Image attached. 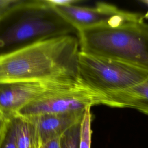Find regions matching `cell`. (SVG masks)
Returning a JSON list of instances; mask_svg holds the SVG:
<instances>
[{
  "instance_id": "6da1fadb",
  "label": "cell",
  "mask_w": 148,
  "mask_h": 148,
  "mask_svg": "<svg viewBox=\"0 0 148 148\" xmlns=\"http://www.w3.org/2000/svg\"><path fill=\"white\" fill-rule=\"evenodd\" d=\"M78 37L64 34L0 54V83L75 82L79 77Z\"/></svg>"
},
{
  "instance_id": "7a4b0ae2",
  "label": "cell",
  "mask_w": 148,
  "mask_h": 148,
  "mask_svg": "<svg viewBox=\"0 0 148 148\" xmlns=\"http://www.w3.org/2000/svg\"><path fill=\"white\" fill-rule=\"evenodd\" d=\"M80 51L148 71V24L143 20L77 31Z\"/></svg>"
},
{
  "instance_id": "3957f363",
  "label": "cell",
  "mask_w": 148,
  "mask_h": 148,
  "mask_svg": "<svg viewBox=\"0 0 148 148\" xmlns=\"http://www.w3.org/2000/svg\"><path fill=\"white\" fill-rule=\"evenodd\" d=\"M79 77L99 99L106 95L133 87L148 78V71L117 60L79 51Z\"/></svg>"
},
{
  "instance_id": "277c9868",
  "label": "cell",
  "mask_w": 148,
  "mask_h": 148,
  "mask_svg": "<svg viewBox=\"0 0 148 148\" xmlns=\"http://www.w3.org/2000/svg\"><path fill=\"white\" fill-rule=\"evenodd\" d=\"M99 105L98 94L81 79L77 83L44 95L28 104L17 114L29 117L40 114L84 112Z\"/></svg>"
},
{
  "instance_id": "5b68a950",
  "label": "cell",
  "mask_w": 148,
  "mask_h": 148,
  "mask_svg": "<svg viewBox=\"0 0 148 148\" xmlns=\"http://www.w3.org/2000/svg\"><path fill=\"white\" fill-rule=\"evenodd\" d=\"M51 10L77 31L98 26L115 27L142 21L144 18L139 13L120 9L105 2H98L92 8L75 4L56 6Z\"/></svg>"
},
{
  "instance_id": "8992f818",
  "label": "cell",
  "mask_w": 148,
  "mask_h": 148,
  "mask_svg": "<svg viewBox=\"0 0 148 148\" xmlns=\"http://www.w3.org/2000/svg\"><path fill=\"white\" fill-rule=\"evenodd\" d=\"M47 10H26L25 13L0 35V48L68 33L57 21L46 16L45 12Z\"/></svg>"
},
{
  "instance_id": "52a82bcc",
  "label": "cell",
  "mask_w": 148,
  "mask_h": 148,
  "mask_svg": "<svg viewBox=\"0 0 148 148\" xmlns=\"http://www.w3.org/2000/svg\"><path fill=\"white\" fill-rule=\"evenodd\" d=\"M79 81L75 82L32 81L0 83V110L8 119H9L17 114L20 110L28 104L39 99L47 94L68 87Z\"/></svg>"
},
{
  "instance_id": "ba28073f",
  "label": "cell",
  "mask_w": 148,
  "mask_h": 148,
  "mask_svg": "<svg viewBox=\"0 0 148 148\" xmlns=\"http://www.w3.org/2000/svg\"><path fill=\"white\" fill-rule=\"evenodd\" d=\"M85 111L45 114L27 118L36 127L42 145H43L60 138L69 128L80 122Z\"/></svg>"
},
{
  "instance_id": "9c48e42d",
  "label": "cell",
  "mask_w": 148,
  "mask_h": 148,
  "mask_svg": "<svg viewBox=\"0 0 148 148\" xmlns=\"http://www.w3.org/2000/svg\"><path fill=\"white\" fill-rule=\"evenodd\" d=\"M99 103L113 108H132L148 115V78L133 87L101 97Z\"/></svg>"
},
{
  "instance_id": "30bf717a",
  "label": "cell",
  "mask_w": 148,
  "mask_h": 148,
  "mask_svg": "<svg viewBox=\"0 0 148 148\" xmlns=\"http://www.w3.org/2000/svg\"><path fill=\"white\" fill-rule=\"evenodd\" d=\"M10 119L14 127L17 148L42 147L36 128L28 118L16 114Z\"/></svg>"
},
{
  "instance_id": "8fae6325",
  "label": "cell",
  "mask_w": 148,
  "mask_h": 148,
  "mask_svg": "<svg viewBox=\"0 0 148 148\" xmlns=\"http://www.w3.org/2000/svg\"><path fill=\"white\" fill-rule=\"evenodd\" d=\"M92 120V115L91 112V108H88L86 110L81 121L79 148H91Z\"/></svg>"
},
{
  "instance_id": "7c38bea8",
  "label": "cell",
  "mask_w": 148,
  "mask_h": 148,
  "mask_svg": "<svg viewBox=\"0 0 148 148\" xmlns=\"http://www.w3.org/2000/svg\"><path fill=\"white\" fill-rule=\"evenodd\" d=\"M81 121L72 126L60 136V148H79Z\"/></svg>"
},
{
  "instance_id": "4fadbf2b",
  "label": "cell",
  "mask_w": 148,
  "mask_h": 148,
  "mask_svg": "<svg viewBox=\"0 0 148 148\" xmlns=\"http://www.w3.org/2000/svg\"><path fill=\"white\" fill-rule=\"evenodd\" d=\"M0 148H17L14 127L10 118L6 128L0 138Z\"/></svg>"
},
{
  "instance_id": "5bb4252c",
  "label": "cell",
  "mask_w": 148,
  "mask_h": 148,
  "mask_svg": "<svg viewBox=\"0 0 148 148\" xmlns=\"http://www.w3.org/2000/svg\"><path fill=\"white\" fill-rule=\"evenodd\" d=\"M78 1L76 0H46L45 2L49 10L56 6H63L66 5H69L75 4Z\"/></svg>"
},
{
  "instance_id": "9a60e30c",
  "label": "cell",
  "mask_w": 148,
  "mask_h": 148,
  "mask_svg": "<svg viewBox=\"0 0 148 148\" xmlns=\"http://www.w3.org/2000/svg\"><path fill=\"white\" fill-rule=\"evenodd\" d=\"M8 120L9 119H8L0 110V138L6 128Z\"/></svg>"
},
{
  "instance_id": "2e32d148",
  "label": "cell",
  "mask_w": 148,
  "mask_h": 148,
  "mask_svg": "<svg viewBox=\"0 0 148 148\" xmlns=\"http://www.w3.org/2000/svg\"><path fill=\"white\" fill-rule=\"evenodd\" d=\"M59 138L50 140L42 145V148H60Z\"/></svg>"
},
{
  "instance_id": "e0dca14e",
  "label": "cell",
  "mask_w": 148,
  "mask_h": 148,
  "mask_svg": "<svg viewBox=\"0 0 148 148\" xmlns=\"http://www.w3.org/2000/svg\"><path fill=\"white\" fill-rule=\"evenodd\" d=\"M9 16V14H2V15H0V23L6 17H7L8 16Z\"/></svg>"
},
{
  "instance_id": "ac0fdd59",
  "label": "cell",
  "mask_w": 148,
  "mask_h": 148,
  "mask_svg": "<svg viewBox=\"0 0 148 148\" xmlns=\"http://www.w3.org/2000/svg\"><path fill=\"white\" fill-rule=\"evenodd\" d=\"M145 2H146V3H147V4H148V1H144ZM145 17H148V12L146 14V15H145Z\"/></svg>"
},
{
  "instance_id": "d6986e66",
  "label": "cell",
  "mask_w": 148,
  "mask_h": 148,
  "mask_svg": "<svg viewBox=\"0 0 148 148\" xmlns=\"http://www.w3.org/2000/svg\"><path fill=\"white\" fill-rule=\"evenodd\" d=\"M41 148H42V147Z\"/></svg>"
}]
</instances>
